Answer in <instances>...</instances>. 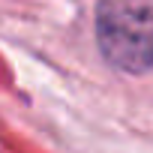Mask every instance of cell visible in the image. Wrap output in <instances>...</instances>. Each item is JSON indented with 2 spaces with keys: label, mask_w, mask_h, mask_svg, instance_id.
Here are the masks:
<instances>
[{
  "label": "cell",
  "mask_w": 153,
  "mask_h": 153,
  "mask_svg": "<svg viewBox=\"0 0 153 153\" xmlns=\"http://www.w3.org/2000/svg\"><path fill=\"white\" fill-rule=\"evenodd\" d=\"M96 45L102 57L126 72L153 69V0H96Z\"/></svg>",
  "instance_id": "6da1fadb"
}]
</instances>
